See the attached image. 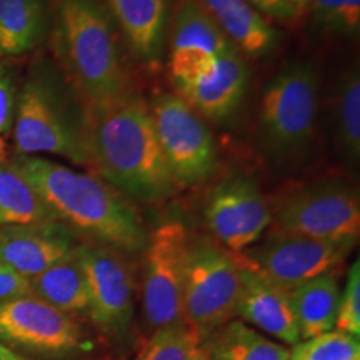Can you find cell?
<instances>
[{
	"instance_id": "cell-16",
	"label": "cell",
	"mask_w": 360,
	"mask_h": 360,
	"mask_svg": "<svg viewBox=\"0 0 360 360\" xmlns=\"http://www.w3.org/2000/svg\"><path fill=\"white\" fill-rule=\"evenodd\" d=\"M77 236L58 222L0 229V264L34 278L77 249Z\"/></svg>"
},
{
	"instance_id": "cell-23",
	"label": "cell",
	"mask_w": 360,
	"mask_h": 360,
	"mask_svg": "<svg viewBox=\"0 0 360 360\" xmlns=\"http://www.w3.org/2000/svg\"><path fill=\"white\" fill-rule=\"evenodd\" d=\"M29 282L30 292L52 307L69 315L89 312L87 281L77 249Z\"/></svg>"
},
{
	"instance_id": "cell-33",
	"label": "cell",
	"mask_w": 360,
	"mask_h": 360,
	"mask_svg": "<svg viewBox=\"0 0 360 360\" xmlns=\"http://www.w3.org/2000/svg\"><path fill=\"white\" fill-rule=\"evenodd\" d=\"M0 360H27V359L22 357L20 354H17L13 349L7 347L4 342H0Z\"/></svg>"
},
{
	"instance_id": "cell-20",
	"label": "cell",
	"mask_w": 360,
	"mask_h": 360,
	"mask_svg": "<svg viewBox=\"0 0 360 360\" xmlns=\"http://www.w3.org/2000/svg\"><path fill=\"white\" fill-rule=\"evenodd\" d=\"M332 141L342 164L357 172L360 164V72L349 64L335 80L330 97Z\"/></svg>"
},
{
	"instance_id": "cell-13",
	"label": "cell",
	"mask_w": 360,
	"mask_h": 360,
	"mask_svg": "<svg viewBox=\"0 0 360 360\" xmlns=\"http://www.w3.org/2000/svg\"><path fill=\"white\" fill-rule=\"evenodd\" d=\"M89 289V315L105 334L127 330L135 309V281L124 252L101 244H79Z\"/></svg>"
},
{
	"instance_id": "cell-34",
	"label": "cell",
	"mask_w": 360,
	"mask_h": 360,
	"mask_svg": "<svg viewBox=\"0 0 360 360\" xmlns=\"http://www.w3.org/2000/svg\"><path fill=\"white\" fill-rule=\"evenodd\" d=\"M289 6L294 8V11L299 13L300 19H304L305 17V11H307V2L309 0H285Z\"/></svg>"
},
{
	"instance_id": "cell-17",
	"label": "cell",
	"mask_w": 360,
	"mask_h": 360,
	"mask_svg": "<svg viewBox=\"0 0 360 360\" xmlns=\"http://www.w3.org/2000/svg\"><path fill=\"white\" fill-rule=\"evenodd\" d=\"M242 287L238 295L236 317L276 337L285 345H295L300 342L294 310H292L289 290L278 285L262 272L252 267L242 257Z\"/></svg>"
},
{
	"instance_id": "cell-14",
	"label": "cell",
	"mask_w": 360,
	"mask_h": 360,
	"mask_svg": "<svg viewBox=\"0 0 360 360\" xmlns=\"http://www.w3.org/2000/svg\"><path fill=\"white\" fill-rule=\"evenodd\" d=\"M167 45L172 84L197 77L236 49L199 0H175Z\"/></svg>"
},
{
	"instance_id": "cell-27",
	"label": "cell",
	"mask_w": 360,
	"mask_h": 360,
	"mask_svg": "<svg viewBox=\"0 0 360 360\" xmlns=\"http://www.w3.org/2000/svg\"><path fill=\"white\" fill-rule=\"evenodd\" d=\"M135 360H204L202 340L186 321L155 328Z\"/></svg>"
},
{
	"instance_id": "cell-24",
	"label": "cell",
	"mask_w": 360,
	"mask_h": 360,
	"mask_svg": "<svg viewBox=\"0 0 360 360\" xmlns=\"http://www.w3.org/2000/svg\"><path fill=\"white\" fill-rule=\"evenodd\" d=\"M204 360H289L290 350L242 321H231L202 342Z\"/></svg>"
},
{
	"instance_id": "cell-8",
	"label": "cell",
	"mask_w": 360,
	"mask_h": 360,
	"mask_svg": "<svg viewBox=\"0 0 360 360\" xmlns=\"http://www.w3.org/2000/svg\"><path fill=\"white\" fill-rule=\"evenodd\" d=\"M152 120L175 187L192 188L217 170V143L205 120L175 92L152 98Z\"/></svg>"
},
{
	"instance_id": "cell-18",
	"label": "cell",
	"mask_w": 360,
	"mask_h": 360,
	"mask_svg": "<svg viewBox=\"0 0 360 360\" xmlns=\"http://www.w3.org/2000/svg\"><path fill=\"white\" fill-rule=\"evenodd\" d=\"M175 0H105L139 64L154 69L165 56Z\"/></svg>"
},
{
	"instance_id": "cell-30",
	"label": "cell",
	"mask_w": 360,
	"mask_h": 360,
	"mask_svg": "<svg viewBox=\"0 0 360 360\" xmlns=\"http://www.w3.org/2000/svg\"><path fill=\"white\" fill-rule=\"evenodd\" d=\"M255 11L262 13L265 19L282 25H295L300 22V15L285 0H247Z\"/></svg>"
},
{
	"instance_id": "cell-12",
	"label": "cell",
	"mask_w": 360,
	"mask_h": 360,
	"mask_svg": "<svg viewBox=\"0 0 360 360\" xmlns=\"http://www.w3.org/2000/svg\"><path fill=\"white\" fill-rule=\"evenodd\" d=\"M352 249L349 244L272 231L262 244L240 254L270 281L292 290L315 277L335 272Z\"/></svg>"
},
{
	"instance_id": "cell-21",
	"label": "cell",
	"mask_w": 360,
	"mask_h": 360,
	"mask_svg": "<svg viewBox=\"0 0 360 360\" xmlns=\"http://www.w3.org/2000/svg\"><path fill=\"white\" fill-rule=\"evenodd\" d=\"M51 30L49 0H0V56L37 49Z\"/></svg>"
},
{
	"instance_id": "cell-7",
	"label": "cell",
	"mask_w": 360,
	"mask_h": 360,
	"mask_svg": "<svg viewBox=\"0 0 360 360\" xmlns=\"http://www.w3.org/2000/svg\"><path fill=\"white\" fill-rule=\"evenodd\" d=\"M274 232L354 245L360 236V197L355 184L322 179L297 188L272 212Z\"/></svg>"
},
{
	"instance_id": "cell-28",
	"label": "cell",
	"mask_w": 360,
	"mask_h": 360,
	"mask_svg": "<svg viewBox=\"0 0 360 360\" xmlns=\"http://www.w3.org/2000/svg\"><path fill=\"white\" fill-rule=\"evenodd\" d=\"M359 337L330 330L315 335L312 339L300 340L290 350L289 360H359Z\"/></svg>"
},
{
	"instance_id": "cell-32",
	"label": "cell",
	"mask_w": 360,
	"mask_h": 360,
	"mask_svg": "<svg viewBox=\"0 0 360 360\" xmlns=\"http://www.w3.org/2000/svg\"><path fill=\"white\" fill-rule=\"evenodd\" d=\"M25 294H32L29 278L19 276L12 269L0 264V302H6V300Z\"/></svg>"
},
{
	"instance_id": "cell-29",
	"label": "cell",
	"mask_w": 360,
	"mask_h": 360,
	"mask_svg": "<svg viewBox=\"0 0 360 360\" xmlns=\"http://www.w3.org/2000/svg\"><path fill=\"white\" fill-rule=\"evenodd\" d=\"M334 330L359 337L360 335V264L350 265L344 290L340 292Z\"/></svg>"
},
{
	"instance_id": "cell-25",
	"label": "cell",
	"mask_w": 360,
	"mask_h": 360,
	"mask_svg": "<svg viewBox=\"0 0 360 360\" xmlns=\"http://www.w3.org/2000/svg\"><path fill=\"white\" fill-rule=\"evenodd\" d=\"M44 222L57 220L11 157L0 152V229Z\"/></svg>"
},
{
	"instance_id": "cell-31",
	"label": "cell",
	"mask_w": 360,
	"mask_h": 360,
	"mask_svg": "<svg viewBox=\"0 0 360 360\" xmlns=\"http://www.w3.org/2000/svg\"><path fill=\"white\" fill-rule=\"evenodd\" d=\"M15 115V94L11 79L0 69V137L12 129Z\"/></svg>"
},
{
	"instance_id": "cell-4",
	"label": "cell",
	"mask_w": 360,
	"mask_h": 360,
	"mask_svg": "<svg viewBox=\"0 0 360 360\" xmlns=\"http://www.w3.org/2000/svg\"><path fill=\"white\" fill-rule=\"evenodd\" d=\"M13 147L19 155L52 154L90 167L89 107L64 75L35 70L15 103Z\"/></svg>"
},
{
	"instance_id": "cell-35",
	"label": "cell",
	"mask_w": 360,
	"mask_h": 360,
	"mask_svg": "<svg viewBox=\"0 0 360 360\" xmlns=\"http://www.w3.org/2000/svg\"><path fill=\"white\" fill-rule=\"evenodd\" d=\"M359 360H360V359H359Z\"/></svg>"
},
{
	"instance_id": "cell-6",
	"label": "cell",
	"mask_w": 360,
	"mask_h": 360,
	"mask_svg": "<svg viewBox=\"0 0 360 360\" xmlns=\"http://www.w3.org/2000/svg\"><path fill=\"white\" fill-rule=\"evenodd\" d=\"M242 287L240 254L207 233H191L184 285V321L204 342L236 317Z\"/></svg>"
},
{
	"instance_id": "cell-2",
	"label": "cell",
	"mask_w": 360,
	"mask_h": 360,
	"mask_svg": "<svg viewBox=\"0 0 360 360\" xmlns=\"http://www.w3.org/2000/svg\"><path fill=\"white\" fill-rule=\"evenodd\" d=\"M32 184L53 219L92 244L120 252H142L147 231L137 205L98 175L79 172L35 155L11 157Z\"/></svg>"
},
{
	"instance_id": "cell-15",
	"label": "cell",
	"mask_w": 360,
	"mask_h": 360,
	"mask_svg": "<svg viewBox=\"0 0 360 360\" xmlns=\"http://www.w3.org/2000/svg\"><path fill=\"white\" fill-rule=\"evenodd\" d=\"M250 80L247 58L237 49L219 57L209 70L174 84V92L204 120L225 122L244 101Z\"/></svg>"
},
{
	"instance_id": "cell-22",
	"label": "cell",
	"mask_w": 360,
	"mask_h": 360,
	"mask_svg": "<svg viewBox=\"0 0 360 360\" xmlns=\"http://www.w3.org/2000/svg\"><path fill=\"white\" fill-rule=\"evenodd\" d=\"M300 340L334 330L340 285L335 272L315 277L289 290Z\"/></svg>"
},
{
	"instance_id": "cell-3",
	"label": "cell",
	"mask_w": 360,
	"mask_h": 360,
	"mask_svg": "<svg viewBox=\"0 0 360 360\" xmlns=\"http://www.w3.org/2000/svg\"><path fill=\"white\" fill-rule=\"evenodd\" d=\"M49 34L62 75L87 107L110 105L134 92L122 35L105 0H52Z\"/></svg>"
},
{
	"instance_id": "cell-26",
	"label": "cell",
	"mask_w": 360,
	"mask_h": 360,
	"mask_svg": "<svg viewBox=\"0 0 360 360\" xmlns=\"http://www.w3.org/2000/svg\"><path fill=\"white\" fill-rule=\"evenodd\" d=\"M305 15L315 34L339 40L360 35V0H309Z\"/></svg>"
},
{
	"instance_id": "cell-19",
	"label": "cell",
	"mask_w": 360,
	"mask_h": 360,
	"mask_svg": "<svg viewBox=\"0 0 360 360\" xmlns=\"http://www.w3.org/2000/svg\"><path fill=\"white\" fill-rule=\"evenodd\" d=\"M210 19L220 27L233 47L245 58L272 56L282 34L247 0H199Z\"/></svg>"
},
{
	"instance_id": "cell-10",
	"label": "cell",
	"mask_w": 360,
	"mask_h": 360,
	"mask_svg": "<svg viewBox=\"0 0 360 360\" xmlns=\"http://www.w3.org/2000/svg\"><path fill=\"white\" fill-rule=\"evenodd\" d=\"M0 342L44 357H65L90 349L82 326L34 294L0 302Z\"/></svg>"
},
{
	"instance_id": "cell-5",
	"label": "cell",
	"mask_w": 360,
	"mask_h": 360,
	"mask_svg": "<svg viewBox=\"0 0 360 360\" xmlns=\"http://www.w3.org/2000/svg\"><path fill=\"white\" fill-rule=\"evenodd\" d=\"M322 72L314 58L285 64L264 87L255 124V146L269 165L289 169L314 146L321 114Z\"/></svg>"
},
{
	"instance_id": "cell-9",
	"label": "cell",
	"mask_w": 360,
	"mask_h": 360,
	"mask_svg": "<svg viewBox=\"0 0 360 360\" xmlns=\"http://www.w3.org/2000/svg\"><path fill=\"white\" fill-rule=\"evenodd\" d=\"M191 232L179 220L150 233L142 257V309L148 326L160 328L184 321V285Z\"/></svg>"
},
{
	"instance_id": "cell-1",
	"label": "cell",
	"mask_w": 360,
	"mask_h": 360,
	"mask_svg": "<svg viewBox=\"0 0 360 360\" xmlns=\"http://www.w3.org/2000/svg\"><path fill=\"white\" fill-rule=\"evenodd\" d=\"M90 167L132 204L155 205L177 192L157 139L150 107L132 92L122 101L89 107Z\"/></svg>"
},
{
	"instance_id": "cell-11",
	"label": "cell",
	"mask_w": 360,
	"mask_h": 360,
	"mask_svg": "<svg viewBox=\"0 0 360 360\" xmlns=\"http://www.w3.org/2000/svg\"><path fill=\"white\" fill-rule=\"evenodd\" d=\"M204 217L209 236L225 249L240 254L269 231L272 207L254 179L233 174L212 188Z\"/></svg>"
}]
</instances>
